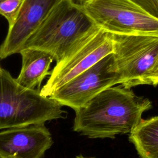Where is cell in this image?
I'll list each match as a JSON object with an SVG mask.
<instances>
[{
	"label": "cell",
	"instance_id": "1",
	"mask_svg": "<svg viewBox=\"0 0 158 158\" xmlns=\"http://www.w3.org/2000/svg\"><path fill=\"white\" fill-rule=\"evenodd\" d=\"M152 107L146 98L122 85L109 87L75 110L73 130L89 138H113L130 133Z\"/></svg>",
	"mask_w": 158,
	"mask_h": 158
},
{
	"label": "cell",
	"instance_id": "2",
	"mask_svg": "<svg viewBox=\"0 0 158 158\" xmlns=\"http://www.w3.org/2000/svg\"><path fill=\"white\" fill-rule=\"evenodd\" d=\"M94 26L82 4L73 0H62L27 39L23 49L44 51L57 63Z\"/></svg>",
	"mask_w": 158,
	"mask_h": 158
},
{
	"label": "cell",
	"instance_id": "3",
	"mask_svg": "<svg viewBox=\"0 0 158 158\" xmlns=\"http://www.w3.org/2000/svg\"><path fill=\"white\" fill-rule=\"evenodd\" d=\"M66 117L57 102L41 94L39 89L20 86L10 73L0 69V130L44 124Z\"/></svg>",
	"mask_w": 158,
	"mask_h": 158
},
{
	"label": "cell",
	"instance_id": "4",
	"mask_svg": "<svg viewBox=\"0 0 158 158\" xmlns=\"http://www.w3.org/2000/svg\"><path fill=\"white\" fill-rule=\"evenodd\" d=\"M82 5L92 23L104 31L158 37V19L133 0H86Z\"/></svg>",
	"mask_w": 158,
	"mask_h": 158
},
{
	"label": "cell",
	"instance_id": "5",
	"mask_svg": "<svg viewBox=\"0 0 158 158\" xmlns=\"http://www.w3.org/2000/svg\"><path fill=\"white\" fill-rule=\"evenodd\" d=\"M114 35L94 26L78 44L51 71L40 90L49 97L56 89L83 72L114 51Z\"/></svg>",
	"mask_w": 158,
	"mask_h": 158
},
{
	"label": "cell",
	"instance_id": "6",
	"mask_svg": "<svg viewBox=\"0 0 158 158\" xmlns=\"http://www.w3.org/2000/svg\"><path fill=\"white\" fill-rule=\"evenodd\" d=\"M112 54L120 85L128 88L148 85V76L158 59V37L114 35Z\"/></svg>",
	"mask_w": 158,
	"mask_h": 158
},
{
	"label": "cell",
	"instance_id": "7",
	"mask_svg": "<svg viewBox=\"0 0 158 158\" xmlns=\"http://www.w3.org/2000/svg\"><path fill=\"white\" fill-rule=\"evenodd\" d=\"M119 84L110 54L63 85L49 96L60 106L76 110L105 89Z\"/></svg>",
	"mask_w": 158,
	"mask_h": 158
},
{
	"label": "cell",
	"instance_id": "8",
	"mask_svg": "<svg viewBox=\"0 0 158 158\" xmlns=\"http://www.w3.org/2000/svg\"><path fill=\"white\" fill-rule=\"evenodd\" d=\"M52 144L44 124L7 128L0 131V158H43Z\"/></svg>",
	"mask_w": 158,
	"mask_h": 158
},
{
	"label": "cell",
	"instance_id": "9",
	"mask_svg": "<svg viewBox=\"0 0 158 158\" xmlns=\"http://www.w3.org/2000/svg\"><path fill=\"white\" fill-rule=\"evenodd\" d=\"M62 0H23L15 23L0 45V59L19 53L30 35Z\"/></svg>",
	"mask_w": 158,
	"mask_h": 158
},
{
	"label": "cell",
	"instance_id": "10",
	"mask_svg": "<svg viewBox=\"0 0 158 158\" xmlns=\"http://www.w3.org/2000/svg\"><path fill=\"white\" fill-rule=\"evenodd\" d=\"M19 54L22 57V67L15 78L17 82L25 88L41 90L43 80L51 74L49 70L54 58L44 51L33 48L23 49Z\"/></svg>",
	"mask_w": 158,
	"mask_h": 158
},
{
	"label": "cell",
	"instance_id": "11",
	"mask_svg": "<svg viewBox=\"0 0 158 158\" xmlns=\"http://www.w3.org/2000/svg\"><path fill=\"white\" fill-rule=\"evenodd\" d=\"M129 140L141 158H158V116L142 119L130 133Z\"/></svg>",
	"mask_w": 158,
	"mask_h": 158
},
{
	"label": "cell",
	"instance_id": "12",
	"mask_svg": "<svg viewBox=\"0 0 158 158\" xmlns=\"http://www.w3.org/2000/svg\"><path fill=\"white\" fill-rule=\"evenodd\" d=\"M23 0H0V15L7 21L9 28L15 23Z\"/></svg>",
	"mask_w": 158,
	"mask_h": 158
},
{
	"label": "cell",
	"instance_id": "13",
	"mask_svg": "<svg viewBox=\"0 0 158 158\" xmlns=\"http://www.w3.org/2000/svg\"><path fill=\"white\" fill-rule=\"evenodd\" d=\"M147 12L158 19V0H133Z\"/></svg>",
	"mask_w": 158,
	"mask_h": 158
},
{
	"label": "cell",
	"instance_id": "14",
	"mask_svg": "<svg viewBox=\"0 0 158 158\" xmlns=\"http://www.w3.org/2000/svg\"><path fill=\"white\" fill-rule=\"evenodd\" d=\"M148 85L156 86L158 85V59L148 76Z\"/></svg>",
	"mask_w": 158,
	"mask_h": 158
},
{
	"label": "cell",
	"instance_id": "15",
	"mask_svg": "<svg viewBox=\"0 0 158 158\" xmlns=\"http://www.w3.org/2000/svg\"><path fill=\"white\" fill-rule=\"evenodd\" d=\"M75 2L80 4H83L86 0H73Z\"/></svg>",
	"mask_w": 158,
	"mask_h": 158
},
{
	"label": "cell",
	"instance_id": "16",
	"mask_svg": "<svg viewBox=\"0 0 158 158\" xmlns=\"http://www.w3.org/2000/svg\"><path fill=\"white\" fill-rule=\"evenodd\" d=\"M75 158H87V157H85L82 155H79V156H77Z\"/></svg>",
	"mask_w": 158,
	"mask_h": 158
},
{
	"label": "cell",
	"instance_id": "17",
	"mask_svg": "<svg viewBox=\"0 0 158 158\" xmlns=\"http://www.w3.org/2000/svg\"><path fill=\"white\" fill-rule=\"evenodd\" d=\"M1 67H0V69H1Z\"/></svg>",
	"mask_w": 158,
	"mask_h": 158
}]
</instances>
